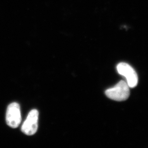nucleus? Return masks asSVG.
<instances>
[{"label": "nucleus", "instance_id": "nucleus-3", "mask_svg": "<svg viewBox=\"0 0 148 148\" xmlns=\"http://www.w3.org/2000/svg\"><path fill=\"white\" fill-rule=\"evenodd\" d=\"M6 121L10 127L15 129L18 127L21 122V111L20 106L17 103L9 105L6 114Z\"/></svg>", "mask_w": 148, "mask_h": 148}, {"label": "nucleus", "instance_id": "nucleus-2", "mask_svg": "<svg viewBox=\"0 0 148 148\" xmlns=\"http://www.w3.org/2000/svg\"><path fill=\"white\" fill-rule=\"evenodd\" d=\"M117 72L125 77L127 83L130 88H134L138 83V77L133 68L130 65L125 62H121L117 65Z\"/></svg>", "mask_w": 148, "mask_h": 148}, {"label": "nucleus", "instance_id": "nucleus-4", "mask_svg": "<svg viewBox=\"0 0 148 148\" xmlns=\"http://www.w3.org/2000/svg\"><path fill=\"white\" fill-rule=\"evenodd\" d=\"M38 112L36 109H33L29 113L21 127L22 132L24 134L31 136L36 133L38 128Z\"/></svg>", "mask_w": 148, "mask_h": 148}, {"label": "nucleus", "instance_id": "nucleus-1", "mask_svg": "<svg viewBox=\"0 0 148 148\" xmlns=\"http://www.w3.org/2000/svg\"><path fill=\"white\" fill-rule=\"evenodd\" d=\"M130 87L124 81H120L115 86L106 90V95L110 99L122 101L127 100L130 97Z\"/></svg>", "mask_w": 148, "mask_h": 148}]
</instances>
